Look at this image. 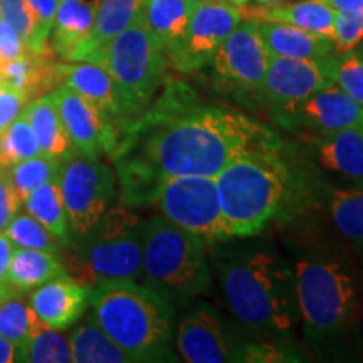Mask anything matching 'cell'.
<instances>
[{"label":"cell","instance_id":"obj_15","mask_svg":"<svg viewBox=\"0 0 363 363\" xmlns=\"http://www.w3.org/2000/svg\"><path fill=\"white\" fill-rule=\"evenodd\" d=\"M272 120L298 135H326L347 128H360L363 106L337 84L325 86L289 110L276 113Z\"/></svg>","mask_w":363,"mask_h":363},{"label":"cell","instance_id":"obj_1","mask_svg":"<svg viewBox=\"0 0 363 363\" xmlns=\"http://www.w3.org/2000/svg\"><path fill=\"white\" fill-rule=\"evenodd\" d=\"M163 84L157 101L118 131L111 158H135L165 179H216L227 163L278 138L251 116L203 103L179 79H167Z\"/></svg>","mask_w":363,"mask_h":363},{"label":"cell","instance_id":"obj_17","mask_svg":"<svg viewBox=\"0 0 363 363\" xmlns=\"http://www.w3.org/2000/svg\"><path fill=\"white\" fill-rule=\"evenodd\" d=\"M56 69L59 84L69 86L93 103L115 126L116 135L136 118L123 91L103 66L88 61H57Z\"/></svg>","mask_w":363,"mask_h":363},{"label":"cell","instance_id":"obj_12","mask_svg":"<svg viewBox=\"0 0 363 363\" xmlns=\"http://www.w3.org/2000/svg\"><path fill=\"white\" fill-rule=\"evenodd\" d=\"M269 65L256 21H240L217 49L211 66L217 89L235 96H252Z\"/></svg>","mask_w":363,"mask_h":363},{"label":"cell","instance_id":"obj_18","mask_svg":"<svg viewBox=\"0 0 363 363\" xmlns=\"http://www.w3.org/2000/svg\"><path fill=\"white\" fill-rule=\"evenodd\" d=\"M320 170L337 177L347 187L363 189V133L347 128L326 135H298Z\"/></svg>","mask_w":363,"mask_h":363},{"label":"cell","instance_id":"obj_4","mask_svg":"<svg viewBox=\"0 0 363 363\" xmlns=\"http://www.w3.org/2000/svg\"><path fill=\"white\" fill-rule=\"evenodd\" d=\"M283 140L274 138L244 153L216 177L217 194L230 235L261 234L278 217H291L303 207L306 177L288 160Z\"/></svg>","mask_w":363,"mask_h":363},{"label":"cell","instance_id":"obj_22","mask_svg":"<svg viewBox=\"0 0 363 363\" xmlns=\"http://www.w3.org/2000/svg\"><path fill=\"white\" fill-rule=\"evenodd\" d=\"M242 21L281 22L291 24L308 33L331 39L337 11L323 0H301L294 4H272V6L239 7Z\"/></svg>","mask_w":363,"mask_h":363},{"label":"cell","instance_id":"obj_29","mask_svg":"<svg viewBox=\"0 0 363 363\" xmlns=\"http://www.w3.org/2000/svg\"><path fill=\"white\" fill-rule=\"evenodd\" d=\"M24 296L0 281V335L19 348H24L48 326L35 315L30 303H26Z\"/></svg>","mask_w":363,"mask_h":363},{"label":"cell","instance_id":"obj_37","mask_svg":"<svg viewBox=\"0 0 363 363\" xmlns=\"http://www.w3.org/2000/svg\"><path fill=\"white\" fill-rule=\"evenodd\" d=\"M333 81L340 89L363 106V61L353 51L338 52L335 57Z\"/></svg>","mask_w":363,"mask_h":363},{"label":"cell","instance_id":"obj_6","mask_svg":"<svg viewBox=\"0 0 363 363\" xmlns=\"http://www.w3.org/2000/svg\"><path fill=\"white\" fill-rule=\"evenodd\" d=\"M142 278L174 306H189L212 289L206 242L163 216L143 220Z\"/></svg>","mask_w":363,"mask_h":363},{"label":"cell","instance_id":"obj_13","mask_svg":"<svg viewBox=\"0 0 363 363\" xmlns=\"http://www.w3.org/2000/svg\"><path fill=\"white\" fill-rule=\"evenodd\" d=\"M182 360L189 363L244 362L247 340L233 331L208 305H197L180 320L174 340Z\"/></svg>","mask_w":363,"mask_h":363},{"label":"cell","instance_id":"obj_27","mask_svg":"<svg viewBox=\"0 0 363 363\" xmlns=\"http://www.w3.org/2000/svg\"><path fill=\"white\" fill-rule=\"evenodd\" d=\"M143 0H98L93 27L71 61H86L91 54L125 30L142 11Z\"/></svg>","mask_w":363,"mask_h":363},{"label":"cell","instance_id":"obj_32","mask_svg":"<svg viewBox=\"0 0 363 363\" xmlns=\"http://www.w3.org/2000/svg\"><path fill=\"white\" fill-rule=\"evenodd\" d=\"M4 172H6L7 180L12 185L13 192L17 194V197L24 203L27 195L33 192L38 185L45 180L57 179L59 172H61V162L52 160V158L44 155H38L19 163H13V165L4 169Z\"/></svg>","mask_w":363,"mask_h":363},{"label":"cell","instance_id":"obj_34","mask_svg":"<svg viewBox=\"0 0 363 363\" xmlns=\"http://www.w3.org/2000/svg\"><path fill=\"white\" fill-rule=\"evenodd\" d=\"M29 363H67L72 362L69 338L59 330L44 326L35 337L21 348V360Z\"/></svg>","mask_w":363,"mask_h":363},{"label":"cell","instance_id":"obj_8","mask_svg":"<svg viewBox=\"0 0 363 363\" xmlns=\"http://www.w3.org/2000/svg\"><path fill=\"white\" fill-rule=\"evenodd\" d=\"M96 62L111 74L135 115H142L152 103L160 86L165 83V49L157 35L138 17L86 59Z\"/></svg>","mask_w":363,"mask_h":363},{"label":"cell","instance_id":"obj_31","mask_svg":"<svg viewBox=\"0 0 363 363\" xmlns=\"http://www.w3.org/2000/svg\"><path fill=\"white\" fill-rule=\"evenodd\" d=\"M69 343L72 362L76 363H131L130 357L104 333L91 315L71 331Z\"/></svg>","mask_w":363,"mask_h":363},{"label":"cell","instance_id":"obj_26","mask_svg":"<svg viewBox=\"0 0 363 363\" xmlns=\"http://www.w3.org/2000/svg\"><path fill=\"white\" fill-rule=\"evenodd\" d=\"M197 0H143L140 17L170 56L187 33Z\"/></svg>","mask_w":363,"mask_h":363},{"label":"cell","instance_id":"obj_25","mask_svg":"<svg viewBox=\"0 0 363 363\" xmlns=\"http://www.w3.org/2000/svg\"><path fill=\"white\" fill-rule=\"evenodd\" d=\"M62 272H66V266L59 252L16 247L4 283L13 291L27 294Z\"/></svg>","mask_w":363,"mask_h":363},{"label":"cell","instance_id":"obj_49","mask_svg":"<svg viewBox=\"0 0 363 363\" xmlns=\"http://www.w3.org/2000/svg\"><path fill=\"white\" fill-rule=\"evenodd\" d=\"M360 293H362V305H363V279H362V286H360Z\"/></svg>","mask_w":363,"mask_h":363},{"label":"cell","instance_id":"obj_10","mask_svg":"<svg viewBox=\"0 0 363 363\" xmlns=\"http://www.w3.org/2000/svg\"><path fill=\"white\" fill-rule=\"evenodd\" d=\"M57 180L72 244L83 238L113 206L116 199V179L106 163L89 160L76 152L61 163Z\"/></svg>","mask_w":363,"mask_h":363},{"label":"cell","instance_id":"obj_45","mask_svg":"<svg viewBox=\"0 0 363 363\" xmlns=\"http://www.w3.org/2000/svg\"><path fill=\"white\" fill-rule=\"evenodd\" d=\"M323 2L333 7L337 12L353 11V9L363 6V0H323Z\"/></svg>","mask_w":363,"mask_h":363},{"label":"cell","instance_id":"obj_36","mask_svg":"<svg viewBox=\"0 0 363 363\" xmlns=\"http://www.w3.org/2000/svg\"><path fill=\"white\" fill-rule=\"evenodd\" d=\"M0 17L12 27L29 51L43 52L51 48L40 40L38 22L27 0H0Z\"/></svg>","mask_w":363,"mask_h":363},{"label":"cell","instance_id":"obj_51","mask_svg":"<svg viewBox=\"0 0 363 363\" xmlns=\"http://www.w3.org/2000/svg\"><path fill=\"white\" fill-rule=\"evenodd\" d=\"M197 2H203V0H197Z\"/></svg>","mask_w":363,"mask_h":363},{"label":"cell","instance_id":"obj_11","mask_svg":"<svg viewBox=\"0 0 363 363\" xmlns=\"http://www.w3.org/2000/svg\"><path fill=\"white\" fill-rule=\"evenodd\" d=\"M338 52L320 59L269 56V65L259 88L252 93L272 115L296 106L318 89L335 84L333 67Z\"/></svg>","mask_w":363,"mask_h":363},{"label":"cell","instance_id":"obj_3","mask_svg":"<svg viewBox=\"0 0 363 363\" xmlns=\"http://www.w3.org/2000/svg\"><path fill=\"white\" fill-rule=\"evenodd\" d=\"M303 333L325 360H345L360 348L362 293L350 262L313 251L291 262Z\"/></svg>","mask_w":363,"mask_h":363},{"label":"cell","instance_id":"obj_47","mask_svg":"<svg viewBox=\"0 0 363 363\" xmlns=\"http://www.w3.org/2000/svg\"><path fill=\"white\" fill-rule=\"evenodd\" d=\"M229 2L235 4V6H246V4L249 2V0H229Z\"/></svg>","mask_w":363,"mask_h":363},{"label":"cell","instance_id":"obj_19","mask_svg":"<svg viewBox=\"0 0 363 363\" xmlns=\"http://www.w3.org/2000/svg\"><path fill=\"white\" fill-rule=\"evenodd\" d=\"M91 288L62 272L30 293L29 303L44 325L54 330L71 328L89 305Z\"/></svg>","mask_w":363,"mask_h":363},{"label":"cell","instance_id":"obj_20","mask_svg":"<svg viewBox=\"0 0 363 363\" xmlns=\"http://www.w3.org/2000/svg\"><path fill=\"white\" fill-rule=\"evenodd\" d=\"M305 195L325 208L337 233L363 257V189L337 187L306 177Z\"/></svg>","mask_w":363,"mask_h":363},{"label":"cell","instance_id":"obj_46","mask_svg":"<svg viewBox=\"0 0 363 363\" xmlns=\"http://www.w3.org/2000/svg\"><path fill=\"white\" fill-rule=\"evenodd\" d=\"M353 52H355V54H357V56H358V57H360V59H362V61H363V43H360V44H358V45H357V48H355V49H353Z\"/></svg>","mask_w":363,"mask_h":363},{"label":"cell","instance_id":"obj_41","mask_svg":"<svg viewBox=\"0 0 363 363\" xmlns=\"http://www.w3.org/2000/svg\"><path fill=\"white\" fill-rule=\"evenodd\" d=\"M30 9H33L35 22H38L39 38L44 44H49V35H51L54 17H56L59 2L61 0H27Z\"/></svg>","mask_w":363,"mask_h":363},{"label":"cell","instance_id":"obj_5","mask_svg":"<svg viewBox=\"0 0 363 363\" xmlns=\"http://www.w3.org/2000/svg\"><path fill=\"white\" fill-rule=\"evenodd\" d=\"M91 316L131 362H177L175 306L136 279H103L91 288Z\"/></svg>","mask_w":363,"mask_h":363},{"label":"cell","instance_id":"obj_33","mask_svg":"<svg viewBox=\"0 0 363 363\" xmlns=\"http://www.w3.org/2000/svg\"><path fill=\"white\" fill-rule=\"evenodd\" d=\"M40 155L35 135L24 111L0 133V169Z\"/></svg>","mask_w":363,"mask_h":363},{"label":"cell","instance_id":"obj_35","mask_svg":"<svg viewBox=\"0 0 363 363\" xmlns=\"http://www.w3.org/2000/svg\"><path fill=\"white\" fill-rule=\"evenodd\" d=\"M4 233L7 234V238L12 240L16 247L44 249V251L59 254H62V249H65V246L39 220H35L27 212H17Z\"/></svg>","mask_w":363,"mask_h":363},{"label":"cell","instance_id":"obj_43","mask_svg":"<svg viewBox=\"0 0 363 363\" xmlns=\"http://www.w3.org/2000/svg\"><path fill=\"white\" fill-rule=\"evenodd\" d=\"M13 249H16V246H13L12 240L7 238V234L0 233V281L6 279Z\"/></svg>","mask_w":363,"mask_h":363},{"label":"cell","instance_id":"obj_9","mask_svg":"<svg viewBox=\"0 0 363 363\" xmlns=\"http://www.w3.org/2000/svg\"><path fill=\"white\" fill-rule=\"evenodd\" d=\"M155 203L165 219L206 244L214 246L233 239L222 216L214 177H167L158 189Z\"/></svg>","mask_w":363,"mask_h":363},{"label":"cell","instance_id":"obj_48","mask_svg":"<svg viewBox=\"0 0 363 363\" xmlns=\"http://www.w3.org/2000/svg\"><path fill=\"white\" fill-rule=\"evenodd\" d=\"M257 2H262V4H269V2H281V0H257Z\"/></svg>","mask_w":363,"mask_h":363},{"label":"cell","instance_id":"obj_39","mask_svg":"<svg viewBox=\"0 0 363 363\" xmlns=\"http://www.w3.org/2000/svg\"><path fill=\"white\" fill-rule=\"evenodd\" d=\"M27 103L24 94L0 83V133L24 111Z\"/></svg>","mask_w":363,"mask_h":363},{"label":"cell","instance_id":"obj_21","mask_svg":"<svg viewBox=\"0 0 363 363\" xmlns=\"http://www.w3.org/2000/svg\"><path fill=\"white\" fill-rule=\"evenodd\" d=\"M56 54L51 48L43 52L27 51L0 66V83L24 94L27 101L48 94L59 86Z\"/></svg>","mask_w":363,"mask_h":363},{"label":"cell","instance_id":"obj_38","mask_svg":"<svg viewBox=\"0 0 363 363\" xmlns=\"http://www.w3.org/2000/svg\"><path fill=\"white\" fill-rule=\"evenodd\" d=\"M335 48L338 52L353 51L363 40V6L353 11L337 12L335 16L333 34Z\"/></svg>","mask_w":363,"mask_h":363},{"label":"cell","instance_id":"obj_14","mask_svg":"<svg viewBox=\"0 0 363 363\" xmlns=\"http://www.w3.org/2000/svg\"><path fill=\"white\" fill-rule=\"evenodd\" d=\"M240 21V9L224 0L197 2L184 40L167 56V61L179 72H194L211 66L217 49Z\"/></svg>","mask_w":363,"mask_h":363},{"label":"cell","instance_id":"obj_42","mask_svg":"<svg viewBox=\"0 0 363 363\" xmlns=\"http://www.w3.org/2000/svg\"><path fill=\"white\" fill-rule=\"evenodd\" d=\"M27 48L12 30V27L0 17V66L24 54Z\"/></svg>","mask_w":363,"mask_h":363},{"label":"cell","instance_id":"obj_16","mask_svg":"<svg viewBox=\"0 0 363 363\" xmlns=\"http://www.w3.org/2000/svg\"><path fill=\"white\" fill-rule=\"evenodd\" d=\"M51 96L76 152L89 160H101L104 153L111 155L116 130L93 103L66 84L56 86Z\"/></svg>","mask_w":363,"mask_h":363},{"label":"cell","instance_id":"obj_28","mask_svg":"<svg viewBox=\"0 0 363 363\" xmlns=\"http://www.w3.org/2000/svg\"><path fill=\"white\" fill-rule=\"evenodd\" d=\"M96 4L88 0H61L51 30V49L61 61H71L93 27Z\"/></svg>","mask_w":363,"mask_h":363},{"label":"cell","instance_id":"obj_40","mask_svg":"<svg viewBox=\"0 0 363 363\" xmlns=\"http://www.w3.org/2000/svg\"><path fill=\"white\" fill-rule=\"evenodd\" d=\"M21 207L22 201L13 192L12 185L9 184L6 172L0 169V233L7 229V225L21 211Z\"/></svg>","mask_w":363,"mask_h":363},{"label":"cell","instance_id":"obj_23","mask_svg":"<svg viewBox=\"0 0 363 363\" xmlns=\"http://www.w3.org/2000/svg\"><path fill=\"white\" fill-rule=\"evenodd\" d=\"M257 27L269 56L320 59L338 52L330 38L308 33L296 26L281 24V22H257Z\"/></svg>","mask_w":363,"mask_h":363},{"label":"cell","instance_id":"obj_24","mask_svg":"<svg viewBox=\"0 0 363 363\" xmlns=\"http://www.w3.org/2000/svg\"><path fill=\"white\" fill-rule=\"evenodd\" d=\"M24 115L29 120L30 126H33L40 155L49 157L61 163L74 155L76 148L71 142L69 135H67L51 93L43 94V96L27 103Z\"/></svg>","mask_w":363,"mask_h":363},{"label":"cell","instance_id":"obj_7","mask_svg":"<svg viewBox=\"0 0 363 363\" xmlns=\"http://www.w3.org/2000/svg\"><path fill=\"white\" fill-rule=\"evenodd\" d=\"M66 249V271L88 288L103 279H136L143 264V220L128 208L110 207Z\"/></svg>","mask_w":363,"mask_h":363},{"label":"cell","instance_id":"obj_44","mask_svg":"<svg viewBox=\"0 0 363 363\" xmlns=\"http://www.w3.org/2000/svg\"><path fill=\"white\" fill-rule=\"evenodd\" d=\"M21 360V348L0 335V363H12Z\"/></svg>","mask_w":363,"mask_h":363},{"label":"cell","instance_id":"obj_50","mask_svg":"<svg viewBox=\"0 0 363 363\" xmlns=\"http://www.w3.org/2000/svg\"><path fill=\"white\" fill-rule=\"evenodd\" d=\"M360 131H362V133H363V123L360 125Z\"/></svg>","mask_w":363,"mask_h":363},{"label":"cell","instance_id":"obj_2","mask_svg":"<svg viewBox=\"0 0 363 363\" xmlns=\"http://www.w3.org/2000/svg\"><path fill=\"white\" fill-rule=\"evenodd\" d=\"M222 294L242 328L259 338L284 340L299 318L293 266L262 244L211 251Z\"/></svg>","mask_w":363,"mask_h":363},{"label":"cell","instance_id":"obj_30","mask_svg":"<svg viewBox=\"0 0 363 363\" xmlns=\"http://www.w3.org/2000/svg\"><path fill=\"white\" fill-rule=\"evenodd\" d=\"M57 179L45 180L38 185L33 192L27 195L22 206L26 207L27 214L39 220L62 246L67 247L71 244L69 220H67L65 201H62Z\"/></svg>","mask_w":363,"mask_h":363}]
</instances>
